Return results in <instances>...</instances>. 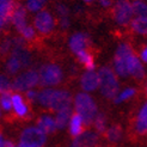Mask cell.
Masks as SVG:
<instances>
[{"mask_svg": "<svg viewBox=\"0 0 147 147\" xmlns=\"http://www.w3.org/2000/svg\"><path fill=\"white\" fill-rule=\"evenodd\" d=\"M72 96L67 90L62 89H53V87H46L37 92L36 103L46 109L53 110V111H60L63 109L72 108Z\"/></svg>", "mask_w": 147, "mask_h": 147, "instance_id": "1", "label": "cell"}, {"mask_svg": "<svg viewBox=\"0 0 147 147\" xmlns=\"http://www.w3.org/2000/svg\"><path fill=\"white\" fill-rule=\"evenodd\" d=\"M76 114H78L83 119L85 126H90L93 122V119L98 114V107L96 100L87 92H79L73 99Z\"/></svg>", "mask_w": 147, "mask_h": 147, "instance_id": "2", "label": "cell"}, {"mask_svg": "<svg viewBox=\"0 0 147 147\" xmlns=\"http://www.w3.org/2000/svg\"><path fill=\"white\" fill-rule=\"evenodd\" d=\"M99 85L98 89L100 93L108 99H114L120 91V83L115 72L110 67H102L98 72Z\"/></svg>", "mask_w": 147, "mask_h": 147, "instance_id": "3", "label": "cell"}, {"mask_svg": "<svg viewBox=\"0 0 147 147\" xmlns=\"http://www.w3.org/2000/svg\"><path fill=\"white\" fill-rule=\"evenodd\" d=\"M47 142V134L36 126L26 127L22 130L17 147H43Z\"/></svg>", "mask_w": 147, "mask_h": 147, "instance_id": "4", "label": "cell"}, {"mask_svg": "<svg viewBox=\"0 0 147 147\" xmlns=\"http://www.w3.org/2000/svg\"><path fill=\"white\" fill-rule=\"evenodd\" d=\"M40 84L45 87L57 86L63 79V72L56 63H46L38 71Z\"/></svg>", "mask_w": 147, "mask_h": 147, "instance_id": "5", "label": "cell"}, {"mask_svg": "<svg viewBox=\"0 0 147 147\" xmlns=\"http://www.w3.org/2000/svg\"><path fill=\"white\" fill-rule=\"evenodd\" d=\"M31 62L30 53L24 48H17L10 53L9 60L6 61V71L9 74H17V73L28 67Z\"/></svg>", "mask_w": 147, "mask_h": 147, "instance_id": "6", "label": "cell"}, {"mask_svg": "<svg viewBox=\"0 0 147 147\" xmlns=\"http://www.w3.org/2000/svg\"><path fill=\"white\" fill-rule=\"evenodd\" d=\"M134 51L128 43H121L117 47L115 55H114V72L116 76L121 78H128V71H127V63L130 55Z\"/></svg>", "mask_w": 147, "mask_h": 147, "instance_id": "7", "label": "cell"}, {"mask_svg": "<svg viewBox=\"0 0 147 147\" xmlns=\"http://www.w3.org/2000/svg\"><path fill=\"white\" fill-rule=\"evenodd\" d=\"M40 84L38 71L36 69H28L23 73H20L12 82V90L17 92H25L31 90Z\"/></svg>", "mask_w": 147, "mask_h": 147, "instance_id": "8", "label": "cell"}, {"mask_svg": "<svg viewBox=\"0 0 147 147\" xmlns=\"http://www.w3.org/2000/svg\"><path fill=\"white\" fill-rule=\"evenodd\" d=\"M113 16L119 25H128L134 17L131 3L129 0H116L113 9Z\"/></svg>", "mask_w": 147, "mask_h": 147, "instance_id": "9", "label": "cell"}, {"mask_svg": "<svg viewBox=\"0 0 147 147\" xmlns=\"http://www.w3.org/2000/svg\"><path fill=\"white\" fill-rule=\"evenodd\" d=\"M55 19L49 11L41 10L36 13L34 18V28L36 31H38L43 35H48L54 30Z\"/></svg>", "mask_w": 147, "mask_h": 147, "instance_id": "10", "label": "cell"}, {"mask_svg": "<svg viewBox=\"0 0 147 147\" xmlns=\"http://www.w3.org/2000/svg\"><path fill=\"white\" fill-rule=\"evenodd\" d=\"M99 140V134L93 130H84L73 139L69 147H96Z\"/></svg>", "mask_w": 147, "mask_h": 147, "instance_id": "11", "label": "cell"}, {"mask_svg": "<svg viewBox=\"0 0 147 147\" xmlns=\"http://www.w3.org/2000/svg\"><path fill=\"white\" fill-rule=\"evenodd\" d=\"M10 20L13 24V26L17 29L18 32L28 25V11L25 6L23 5H13L12 11L10 14Z\"/></svg>", "mask_w": 147, "mask_h": 147, "instance_id": "12", "label": "cell"}, {"mask_svg": "<svg viewBox=\"0 0 147 147\" xmlns=\"http://www.w3.org/2000/svg\"><path fill=\"white\" fill-rule=\"evenodd\" d=\"M99 85V78L98 73L96 71H87L83 73L82 78H80V86L84 92H93L98 89Z\"/></svg>", "mask_w": 147, "mask_h": 147, "instance_id": "13", "label": "cell"}, {"mask_svg": "<svg viewBox=\"0 0 147 147\" xmlns=\"http://www.w3.org/2000/svg\"><path fill=\"white\" fill-rule=\"evenodd\" d=\"M89 36L85 32H76L73 34L69 40H68V47L74 54H77L78 51L86 50L87 46H89Z\"/></svg>", "mask_w": 147, "mask_h": 147, "instance_id": "14", "label": "cell"}, {"mask_svg": "<svg viewBox=\"0 0 147 147\" xmlns=\"http://www.w3.org/2000/svg\"><path fill=\"white\" fill-rule=\"evenodd\" d=\"M127 71H128V76L134 77L135 79H144L145 78V68L142 61L138 57L135 53L130 55L128 63H127Z\"/></svg>", "mask_w": 147, "mask_h": 147, "instance_id": "15", "label": "cell"}, {"mask_svg": "<svg viewBox=\"0 0 147 147\" xmlns=\"http://www.w3.org/2000/svg\"><path fill=\"white\" fill-rule=\"evenodd\" d=\"M12 110L14 111L18 117L20 119H24V117H28L29 115V107L26 104V102L24 99V97L22 96L20 93H13L12 96Z\"/></svg>", "mask_w": 147, "mask_h": 147, "instance_id": "16", "label": "cell"}, {"mask_svg": "<svg viewBox=\"0 0 147 147\" xmlns=\"http://www.w3.org/2000/svg\"><path fill=\"white\" fill-rule=\"evenodd\" d=\"M134 129H135V133L141 136L146 134V130H147V104L146 103H144L141 105L140 110H139V113L136 115Z\"/></svg>", "mask_w": 147, "mask_h": 147, "instance_id": "17", "label": "cell"}, {"mask_svg": "<svg viewBox=\"0 0 147 147\" xmlns=\"http://www.w3.org/2000/svg\"><path fill=\"white\" fill-rule=\"evenodd\" d=\"M36 127H38L43 133L47 134V135L48 134H53L57 130L54 117L51 115H48V114H45V115H42V116L38 117Z\"/></svg>", "mask_w": 147, "mask_h": 147, "instance_id": "18", "label": "cell"}, {"mask_svg": "<svg viewBox=\"0 0 147 147\" xmlns=\"http://www.w3.org/2000/svg\"><path fill=\"white\" fill-rule=\"evenodd\" d=\"M68 129H69V134L73 138L78 136L79 134H82L85 130V123L78 114L74 113V114L71 115V119L68 122Z\"/></svg>", "mask_w": 147, "mask_h": 147, "instance_id": "19", "label": "cell"}, {"mask_svg": "<svg viewBox=\"0 0 147 147\" xmlns=\"http://www.w3.org/2000/svg\"><path fill=\"white\" fill-rule=\"evenodd\" d=\"M13 7L12 0H0V32L10 22V14Z\"/></svg>", "mask_w": 147, "mask_h": 147, "instance_id": "20", "label": "cell"}, {"mask_svg": "<svg viewBox=\"0 0 147 147\" xmlns=\"http://www.w3.org/2000/svg\"><path fill=\"white\" fill-rule=\"evenodd\" d=\"M24 47V40L23 38H17V37H11V38H5L0 43V53L1 54H9L17 48Z\"/></svg>", "mask_w": 147, "mask_h": 147, "instance_id": "21", "label": "cell"}, {"mask_svg": "<svg viewBox=\"0 0 147 147\" xmlns=\"http://www.w3.org/2000/svg\"><path fill=\"white\" fill-rule=\"evenodd\" d=\"M55 11L59 17V24L62 29H67L69 26V10L67 5H65L62 3H59L55 6Z\"/></svg>", "mask_w": 147, "mask_h": 147, "instance_id": "22", "label": "cell"}, {"mask_svg": "<svg viewBox=\"0 0 147 147\" xmlns=\"http://www.w3.org/2000/svg\"><path fill=\"white\" fill-rule=\"evenodd\" d=\"M71 115H72V108L56 111V115L54 117V120H55V124H56V129L57 130H63L66 127L68 126Z\"/></svg>", "mask_w": 147, "mask_h": 147, "instance_id": "23", "label": "cell"}, {"mask_svg": "<svg viewBox=\"0 0 147 147\" xmlns=\"http://www.w3.org/2000/svg\"><path fill=\"white\" fill-rule=\"evenodd\" d=\"M104 134H105V138H107V140L109 142L117 144L119 141H121V139L123 136V130L119 124H113V126L107 128Z\"/></svg>", "mask_w": 147, "mask_h": 147, "instance_id": "24", "label": "cell"}, {"mask_svg": "<svg viewBox=\"0 0 147 147\" xmlns=\"http://www.w3.org/2000/svg\"><path fill=\"white\" fill-rule=\"evenodd\" d=\"M77 55V59L79 60L80 63L84 65V67L87 69V71H94L96 68V62H94L92 55L86 50H82V51H78L76 54Z\"/></svg>", "mask_w": 147, "mask_h": 147, "instance_id": "25", "label": "cell"}, {"mask_svg": "<svg viewBox=\"0 0 147 147\" xmlns=\"http://www.w3.org/2000/svg\"><path fill=\"white\" fill-rule=\"evenodd\" d=\"M130 26L134 30V32L139 35H146L147 34V17H133L130 20Z\"/></svg>", "mask_w": 147, "mask_h": 147, "instance_id": "26", "label": "cell"}, {"mask_svg": "<svg viewBox=\"0 0 147 147\" xmlns=\"http://www.w3.org/2000/svg\"><path fill=\"white\" fill-rule=\"evenodd\" d=\"M135 94H136V90L134 87H126L124 90L119 91V93L114 98V103L115 104H121V103H124L135 97Z\"/></svg>", "mask_w": 147, "mask_h": 147, "instance_id": "27", "label": "cell"}, {"mask_svg": "<svg viewBox=\"0 0 147 147\" xmlns=\"http://www.w3.org/2000/svg\"><path fill=\"white\" fill-rule=\"evenodd\" d=\"M93 126L94 129H96V133L98 134H104V131L107 130V126H108V119L107 116L103 113H98L96 115V117L93 119Z\"/></svg>", "mask_w": 147, "mask_h": 147, "instance_id": "28", "label": "cell"}, {"mask_svg": "<svg viewBox=\"0 0 147 147\" xmlns=\"http://www.w3.org/2000/svg\"><path fill=\"white\" fill-rule=\"evenodd\" d=\"M47 0H26L25 9L29 12H35L37 13L38 11L43 10V7L46 6Z\"/></svg>", "mask_w": 147, "mask_h": 147, "instance_id": "29", "label": "cell"}, {"mask_svg": "<svg viewBox=\"0 0 147 147\" xmlns=\"http://www.w3.org/2000/svg\"><path fill=\"white\" fill-rule=\"evenodd\" d=\"M131 7H133L134 16L147 17V5L145 1H142V0H135L134 3H131Z\"/></svg>", "mask_w": 147, "mask_h": 147, "instance_id": "30", "label": "cell"}, {"mask_svg": "<svg viewBox=\"0 0 147 147\" xmlns=\"http://www.w3.org/2000/svg\"><path fill=\"white\" fill-rule=\"evenodd\" d=\"M11 92H5L0 94V107L3 108L4 111H10L12 110V98Z\"/></svg>", "mask_w": 147, "mask_h": 147, "instance_id": "31", "label": "cell"}, {"mask_svg": "<svg viewBox=\"0 0 147 147\" xmlns=\"http://www.w3.org/2000/svg\"><path fill=\"white\" fill-rule=\"evenodd\" d=\"M19 34L22 36V38L25 40V41H32L36 37V30H35V28L31 26V25H29V24L22 29V30L19 31Z\"/></svg>", "mask_w": 147, "mask_h": 147, "instance_id": "32", "label": "cell"}, {"mask_svg": "<svg viewBox=\"0 0 147 147\" xmlns=\"http://www.w3.org/2000/svg\"><path fill=\"white\" fill-rule=\"evenodd\" d=\"M12 82L5 74H0V94L5 92H11Z\"/></svg>", "mask_w": 147, "mask_h": 147, "instance_id": "33", "label": "cell"}, {"mask_svg": "<svg viewBox=\"0 0 147 147\" xmlns=\"http://www.w3.org/2000/svg\"><path fill=\"white\" fill-rule=\"evenodd\" d=\"M25 97H26V99L29 102L35 103L36 102V98H37V91H35L34 89L28 90V91H25Z\"/></svg>", "mask_w": 147, "mask_h": 147, "instance_id": "34", "label": "cell"}, {"mask_svg": "<svg viewBox=\"0 0 147 147\" xmlns=\"http://www.w3.org/2000/svg\"><path fill=\"white\" fill-rule=\"evenodd\" d=\"M140 60L142 61V62H147V48L146 47H144L142 49H141V53H140Z\"/></svg>", "mask_w": 147, "mask_h": 147, "instance_id": "35", "label": "cell"}, {"mask_svg": "<svg viewBox=\"0 0 147 147\" xmlns=\"http://www.w3.org/2000/svg\"><path fill=\"white\" fill-rule=\"evenodd\" d=\"M100 6L103 7H109V6H111L114 4V0H98Z\"/></svg>", "mask_w": 147, "mask_h": 147, "instance_id": "36", "label": "cell"}, {"mask_svg": "<svg viewBox=\"0 0 147 147\" xmlns=\"http://www.w3.org/2000/svg\"><path fill=\"white\" fill-rule=\"evenodd\" d=\"M1 147H17V146L14 145V144H13L12 141H10V140H5Z\"/></svg>", "mask_w": 147, "mask_h": 147, "instance_id": "37", "label": "cell"}, {"mask_svg": "<svg viewBox=\"0 0 147 147\" xmlns=\"http://www.w3.org/2000/svg\"><path fill=\"white\" fill-rule=\"evenodd\" d=\"M4 141H5V139H4V136H3V134L0 133V147L3 146V144H4Z\"/></svg>", "mask_w": 147, "mask_h": 147, "instance_id": "38", "label": "cell"}, {"mask_svg": "<svg viewBox=\"0 0 147 147\" xmlns=\"http://www.w3.org/2000/svg\"><path fill=\"white\" fill-rule=\"evenodd\" d=\"M85 3H87V4H91V3H93V1H96V0H84Z\"/></svg>", "mask_w": 147, "mask_h": 147, "instance_id": "39", "label": "cell"}, {"mask_svg": "<svg viewBox=\"0 0 147 147\" xmlns=\"http://www.w3.org/2000/svg\"><path fill=\"white\" fill-rule=\"evenodd\" d=\"M142 1H145V0H142Z\"/></svg>", "mask_w": 147, "mask_h": 147, "instance_id": "40", "label": "cell"}]
</instances>
